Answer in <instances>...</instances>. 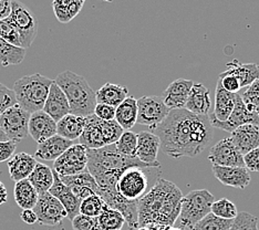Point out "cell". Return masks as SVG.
Masks as SVG:
<instances>
[{
    "label": "cell",
    "mask_w": 259,
    "mask_h": 230,
    "mask_svg": "<svg viewBox=\"0 0 259 230\" xmlns=\"http://www.w3.org/2000/svg\"><path fill=\"white\" fill-rule=\"evenodd\" d=\"M37 161L34 156L28 153H17L8 161V170L10 178L14 181L28 179L36 167Z\"/></svg>",
    "instance_id": "25"
},
{
    "label": "cell",
    "mask_w": 259,
    "mask_h": 230,
    "mask_svg": "<svg viewBox=\"0 0 259 230\" xmlns=\"http://www.w3.org/2000/svg\"><path fill=\"white\" fill-rule=\"evenodd\" d=\"M29 117L30 114L27 111L18 104H15L0 115V128L3 129L9 141L18 143L29 135Z\"/></svg>",
    "instance_id": "10"
},
{
    "label": "cell",
    "mask_w": 259,
    "mask_h": 230,
    "mask_svg": "<svg viewBox=\"0 0 259 230\" xmlns=\"http://www.w3.org/2000/svg\"><path fill=\"white\" fill-rule=\"evenodd\" d=\"M54 81L68 100L70 114L82 117L93 114L97 105L96 92L88 83L85 78L67 70L58 74Z\"/></svg>",
    "instance_id": "3"
},
{
    "label": "cell",
    "mask_w": 259,
    "mask_h": 230,
    "mask_svg": "<svg viewBox=\"0 0 259 230\" xmlns=\"http://www.w3.org/2000/svg\"><path fill=\"white\" fill-rule=\"evenodd\" d=\"M214 202L215 196L207 190H195L183 196L178 218L182 229L192 230L198 221L210 214Z\"/></svg>",
    "instance_id": "6"
},
{
    "label": "cell",
    "mask_w": 259,
    "mask_h": 230,
    "mask_svg": "<svg viewBox=\"0 0 259 230\" xmlns=\"http://www.w3.org/2000/svg\"><path fill=\"white\" fill-rule=\"evenodd\" d=\"M33 211L41 226H58L68 216L61 203L49 193L39 195Z\"/></svg>",
    "instance_id": "12"
},
{
    "label": "cell",
    "mask_w": 259,
    "mask_h": 230,
    "mask_svg": "<svg viewBox=\"0 0 259 230\" xmlns=\"http://www.w3.org/2000/svg\"><path fill=\"white\" fill-rule=\"evenodd\" d=\"M208 159L216 166L245 167L244 155L234 145L231 137L223 139L217 142L209 151Z\"/></svg>",
    "instance_id": "14"
},
{
    "label": "cell",
    "mask_w": 259,
    "mask_h": 230,
    "mask_svg": "<svg viewBox=\"0 0 259 230\" xmlns=\"http://www.w3.org/2000/svg\"><path fill=\"white\" fill-rule=\"evenodd\" d=\"M194 84L192 80L176 79L170 83L161 97L169 111L185 108L187 97Z\"/></svg>",
    "instance_id": "17"
},
{
    "label": "cell",
    "mask_w": 259,
    "mask_h": 230,
    "mask_svg": "<svg viewBox=\"0 0 259 230\" xmlns=\"http://www.w3.org/2000/svg\"><path fill=\"white\" fill-rule=\"evenodd\" d=\"M114 145L121 154L135 156V151L138 146V134L132 131H124Z\"/></svg>",
    "instance_id": "39"
},
{
    "label": "cell",
    "mask_w": 259,
    "mask_h": 230,
    "mask_svg": "<svg viewBox=\"0 0 259 230\" xmlns=\"http://www.w3.org/2000/svg\"><path fill=\"white\" fill-rule=\"evenodd\" d=\"M231 140L241 154L245 155L259 147V126L255 124H245L232 132Z\"/></svg>",
    "instance_id": "21"
},
{
    "label": "cell",
    "mask_w": 259,
    "mask_h": 230,
    "mask_svg": "<svg viewBox=\"0 0 259 230\" xmlns=\"http://www.w3.org/2000/svg\"><path fill=\"white\" fill-rule=\"evenodd\" d=\"M155 132L162 152L174 159L199 155L213 137L208 116L193 114L185 109L169 111Z\"/></svg>",
    "instance_id": "1"
},
{
    "label": "cell",
    "mask_w": 259,
    "mask_h": 230,
    "mask_svg": "<svg viewBox=\"0 0 259 230\" xmlns=\"http://www.w3.org/2000/svg\"><path fill=\"white\" fill-rule=\"evenodd\" d=\"M161 150V141L155 133L143 131L138 134V146L135 157L140 162L152 168H160L161 164L157 161V154Z\"/></svg>",
    "instance_id": "15"
},
{
    "label": "cell",
    "mask_w": 259,
    "mask_h": 230,
    "mask_svg": "<svg viewBox=\"0 0 259 230\" xmlns=\"http://www.w3.org/2000/svg\"><path fill=\"white\" fill-rule=\"evenodd\" d=\"M130 167L152 168L140 162L135 156L121 154L114 144L98 150H88L87 170L91 176L115 169H127Z\"/></svg>",
    "instance_id": "5"
},
{
    "label": "cell",
    "mask_w": 259,
    "mask_h": 230,
    "mask_svg": "<svg viewBox=\"0 0 259 230\" xmlns=\"http://www.w3.org/2000/svg\"><path fill=\"white\" fill-rule=\"evenodd\" d=\"M11 2L8 0H0V20L7 19L10 15Z\"/></svg>",
    "instance_id": "50"
},
{
    "label": "cell",
    "mask_w": 259,
    "mask_h": 230,
    "mask_svg": "<svg viewBox=\"0 0 259 230\" xmlns=\"http://www.w3.org/2000/svg\"><path fill=\"white\" fill-rule=\"evenodd\" d=\"M227 70L224 74L233 75L239 82L240 87L249 86L252 82L259 79V64L257 63H240L238 60H233L226 64Z\"/></svg>",
    "instance_id": "26"
},
{
    "label": "cell",
    "mask_w": 259,
    "mask_h": 230,
    "mask_svg": "<svg viewBox=\"0 0 259 230\" xmlns=\"http://www.w3.org/2000/svg\"><path fill=\"white\" fill-rule=\"evenodd\" d=\"M138 119V102L134 97H127L115 109L114 121L122 127L123 131H130Z\"/></svg>",
    "instance_id": "27"
},
{
    "label": "cell",
    "mask_w": 259,
    "mask_h": 230,
    "mask_svg": "<svg viewBox=\"0 0 259 230\" xmlns=\"http://www.w3.org/2000/svg\"><path fill=\"white\" fill-rule=\"evenodd\" d=\"M73 145V142L63 139L59 135H55L48 140L44 141L42 143L38 144L34 157L44 161H56L60 157L69 147Z\"/></svg>",
    "instance_id": "24"
},
{
    "label": "cell",
    "mask_w": 259,
    "mask_h": 230,
    "mask_svg": "<svg viewBox=\"0 0 259 230\" xmlns=\"http://www.w3.org/2000/svg\"><path fill=\"white\" fill-rule=\"evenodd\" d=\"M20 218L23 222H26L27 225H33V223L38 222L37 216L34 214L33 209H25L22 210L20 214Z\"/></svg>",
    "instance_id": "49"
},
{
    "label": "cell",
    "mask_w": 259,
    "mask_h": 230,
    "mask_svg": "<svg viewBox=\"0 0 259 230\" xmlns=\"http://www.w3.org/2000/svg\"><path fill=\"white\" fill-rule=\"evenodd\" d=\"M6 141H9V140L7 136H6V134L3 132V129L0 128V142H6Z\"/></svg>",
    "instance_id": "52"
},
{
    "label": "cell",
    "mask_w": 259,
    "mask_h": 230,
    "mask_svg": "<svg viewBox=\"0 0 259 230\" xmlns=\"http://www.w3.org/2000/svg\"><path fill=\"white\" fill-rule=\"evenodd\" d=\"M93 114L102 121H113L115 117V108L107 104L97 103Z\"/></svg>",
    "instance_id": "46"
},
{
    "label": "cell",
    "mask_w": 259,
    "mask_h": 230,
    "mask_svg": "<svg viewBox=\"0 0 259 230\" xmlns=\"http://www.w3.org/2000/svg\"><path fill=\"white\" fill-rule=\"evenodd\" d=\"M42 111L48 114L56 123L63 119L66 115L70 114L68 100L61 88L56 84L55 81L52 82L50 86L48 98L46 100Z\"/></svg>",
    "instance_id": "20"
},
{
    "label": "cell",
    "mask_w": 259,
    "mask_h": 230,
    "mask_svg": "<svg viewBox=\"0 0 259 230\" xmlns=\"http://www.w3.org/2000/svg\"><path fill=\"white\" fill-rule=\"evenodd\" d=\"M240 97L243 99L247 110L251 113L257 114L259 110V79L252 82L248 88L243 93V96Z\"/></svg>",
    "instance_id": "41"
},
{
    "label": "cell",
    "mask_w": 259,
    "mask_h": 230,
    "mask_svg": "<svg viewBox=\"0 0 259 230\" xmlns=\"http://www.w3.org/2000/svg\"><path fill=\"white\" fill-rule=\"evenodd\" d=\"M138 119L137 124L148 126L155 131L158 125L166 119L169 110L164 104L161 97L144 96L137 100Z\"/></svg>",
    "instance_id": "9"
},
{
    "label": "cell",
    "mask_w": 259,
    "mask_h": 230,
    "mask_svg": "<svg viewBox=\"0 0 259 230\" xmlns=\"http://www.w3.org/2000/svg\"><path fill=\"white\" fill-rule=\"evenodd\" d=\"M109 206L105 204L104 200L99 195H92V196L83 199L80 205V214L88 217H99L102 214L104 209Z\"/></svg>",
    "instance_id": "36"
},
{
    "label": "cell",
    "mask_w": 259,
    "mask_h": 230,
    "mask_svg": "<svg viewBox=\"0 0 259 230\" xmlns=\"http://www.w3.org/2000/svg\"><path fill=\"white\" fill-rule=\"evenodd\" d=\"M258 221V218L250 212L241 211L238 212L229 230H259Z\"/></svg>",
    "instance_id": "42"
},
{
    "label": "cell",
    "mask_w": 259,
    "mask_h": 230,
    "mask_svg": "<svg viewBox=\"0 0 259 230\" xmlns=\"http://www.w3.org/2000/svg\"><path fill=\"white\" fill-rule=\"evenodd\" d=\"M210 105L211 101L208 88L202 83H194L187 97L184 109L193 114L208 116Z\"/></svg>",
    "instance_id": "22"
},
{
    "label": "cell",
    "mask_w": 259,
    "mask_h": 230,
    "mask_svg": "<svg viewBox=\"0 0 259 230\" xmlns=\"http://www.w3.org/2000/svg\"><path fill=\"white\" fill-rule=\"evenodd\" d=\"M235 97L236 94L229 93L224 90L221 85V82L217 81L216 94H215V108L213 115L217 121L225 122L234 110Z\"/></svg>",
    "instance_id": "30"
},
{
    "label": "cell",
    "mask_w": 259,
    "mask_h": 230,
    "mask_svg": "<svg viewBox=\"0 0 259 230\" xmlns=\"http://www.w3.org/2000/svg\"><path fill=\"white\" fill-rule=\"evenodd\" d=\"M15 202L22 210L33 209L38 202L39 195L28 179L17 181L14 188Z\"/></svg>",
    "instance_id": "31"
},
{
    "label": "cell",
    "mask_w": 259,
    "mask_h": 230,
    "mask_svg": "<svg viewBox=\"0 0 259 230\" xmlns=\"http://www.w3.org/2000/svg\"><path fill=\"white\" fill-rule=\"evenodd\" d=\"M85 126V117L68 114L57 122V135L73 142L81 136Z\"/></svg>",
    "instance_id": "29"
},
{
    "label": "cell",
    "mask_w": 259,
    "mask_h": 230,
    "mask_svg": "<svg viewBox=\"0 0 259 230\" xmlns=\"http://www.w3.org/2000/svg\"><path fill=\"white\" fill-rule=\"evenodd\" d=\"M233 221L234 220L222 219L210 212L201 221H198L192 230H229L233 225Z\"/></svg>",
    "instance_id": "38"
},
{
    "label": "cell",
    "mask_w": 259,
    "mask_h": 230,
    "mask_svg": "<svg viewBox=\"0 0 259 230\" xmlns=\"http://www.w3.org/2000/svg\"><path fill=\"white\" fill-rule=\"evenodd\" d=\"M74 230H102L97 217H88L79 214L72 219Z\"/></svg>",
    "instance_id": "43"
},
{
    "label": "cell",
    "mask_w": 259,
    "mask_h": 230,
    "mask_svg": "<svg viewBox=\"0 0 259 230\" xmlns=\"http://www.w3.org/2000/svg\"><path fill=\"white\" fill-rule=\"evenodd\" d=\"M83 5V0H55L52 8L59 22L68 23L80 14Z\"/></svg>",
    "instance_id": "32"
},
{
    "label": "cell",
    "mask_w": 259,
    "mask_h": 230,
    "mask_svg": "<svg viewBox=\"0 0 259 230\" xmlns=\"http://www.w3.org/2000/svg\"><path fill=\"white\" fill-rule=\"evenodd\" d=\"M52 172H54V184H52L48 193L61 203L67 211V217L72 221L73 218L80 214L81 200L74 196V194L68 186L63 184L60 177L54 169H52Z\"/></svg>",
    "instance_id": "18"
},
{
    "label": "cell",
    "mask_w": 259,
    "mask_h": 230,
    "mask_svg": "<svg viewBox=\"0 0 259 230\" xmlns=\"http://www.w3.org/2000/svg\"><path fill=\"white\" fill-rule=\"evenodd\" d=\"M8 200V192L4 182L0 180V206L7 203Z\"/></svg>",
    "instance_id": "51"
},
{
    "label": "cell",
    "mask_w": 259,
    "mask_h": 230,
    "mask_svg": "<svg viewBox=\"0 0 259 230\" xmlns=\"http://www.w3.org/2000/svg\"><path fill=\"white\" fill-rule=\"evenodd\" d=\"M7 19L18 31L21 38L22 49L32 44L38 34V19L31 9L20 2H11L10 15Z\"/></svg>",
    "instance_id": "7"
},
{
    "label": "cell",
    "mask_w": 259,
    "mask_h": 230,
    "mask_svg": "<svg viewBox=\"0 0 259 230\" xmlns=\"http://www.w3.org/2000/svg\"><path fill=\"white\" fill-rule=\"evenodd\" d=\"M146 169L141 167H130L123 172L117 179L115 191L127 202H139L149 190V175Z\"/></svg>",
    "instance_id": "8"
},
{
    "label": "cell",
    "mask_w": 259,
    "mask_h": 230,
    "mask_svg": "<svg viewBox=\"0 0 259 230\" xmlns=\"http://www.w3.org/2000/svg\"><path fill=\"white\" fill-rule=\"evenodd\" d=\"M257 115H258V119H259V110H258V113H257Z\"/></svg>",
    "instance_id": "53"
},
{
    "label": "cell",
    "mask_w": 259,
    "mask_h": 230,
    "mask_svg": "<svg viewBox=\"0 0 259 230\" xmlns=\"http://www.w3.org/2000/svg\"><path fill=\"white\" fill-rule=\"evenodd\" d=\"M245 168L250 172H259V147L244 155Z\"/></svg>",
    "instance_id": "47"
},
{
    "label": "cell",
    "mask_w": 259,
    "mask_h": 230,
    "mask_svg": "<svg viewBox=\"0 0 259 230\" xmlns=\"http://www.w3.org/2000/svg\"><path fill=\"white\" fill-rule=\"evenodd\" d=\"M100 227L102 230H122L125 223L124 217L120 211L112 208H107L98 217Z\"/></svg>",
    "instance_id": "35"
},
{
    "label": "cell",
    "mask_w": 259,
    "mask_h": 230,
    "mask_svg": "<svg viewBox=\"0 0 259 230\" xmlns=\"http://www.w3.org/2000/svg\"><path fill=\"white\" fill-rule=\"evenodd\" d=\"M79 144L83 145L88 150H98L105 146L101 120L94 114L85 117V126L79 137Z\"/></svg>",
    "instance_id": "23"
},
{
    "label": "cell",
    "mask_w": 259,
    "mask_h": 230,
    "mask_svg": "<svg viewBox=\"0 0 259 230\" xmlns=\"http://www.w3.org/2000/svg\"><path fill=\"white\" fill-rule=\"evenodd\" d=\"M128 96V88L124 85L107 83L96 92L97 103L117 108Z\"/></svg>",
    "instance_id": "28"
},
{
    "label": "cell",
    "mask_w": 259,
    "mask_h": 230,
    "mask_svg": "<svg viewBox=\"0 0 259 230\" xmlns=\"http://www.w3.org/2000/svg\"><path fill=\"white\" fill-rule=\"evenodd\" d=\"M208 119H209L211 127L220 128V129H223V131H226L229 133L234 132L235 129L238 128L241 125H245V124H255V125H257L259 123L257 114L251 113V112L247 110L246 105L239 93H236V97H235L234 110L225 122L217 121L211 114L208 115Z\"/></svg>",
    "instance_id": "13"
},
{
    "label": "cell",
    "mask_w": 259,
    "mask_h": 230,
    "mask_svg": "<svg viewBox=\"0 0 259 230\" xmlns=\"http://www.w3.org/2000/svg\"><path fill=\"white\" fill-rule=\"evenodd\" d=\"M26 58V50L10 45L0 38V64L3 67L20 64Z\"/></svg>",
    "instance_id": "34"
},
{
    "label": "cell",
    "mask_w": 259,
    "mask_h": 230,
    "mask_svg": "<svg viewBox=\"0 0 259 230\" xmlns=\"http://www.w3.org/2000/svg\"><path fill=\"white\" fill-rule=\"evenodd\" d=\"M0 38L10 45L22 49L20 34L8 19L0 20Z\"/></svg>",
    "instance_id": "40"
},
{
    "label": "cell",
    "mask_w": 259,
    "mask_h": 230,
    "mask_svg": "<svg viewBox=\"0 0 259 230\" xmlns=\"http://www.w3.org/2000/svg\"><path fill=\"white\" fill-rule=\"evenodd\" d=\"M17 143L14 141L0 142V163L8 162L15 155Z\"/></svg>",
    "instance_id": "48"
},
{
    "label": "cell",
    "mask_w": 259,
    "mask_h": 230,
    "mask_svg": "<svg viewBox=\"0 0 259 230\" xmlns=\"http://www.w3.org/2000/svg\"><path fill=\"white\" fill-rule=\"evenodd\" d=\"M211 214L214 216L222 218V219L234 220L238 215V210L236 205L227 198H221L215 200L214 204L211 205Z\"/></svg>",
    "instance_id": "37"
},
{
    "label": "cell",
    "mask_w": 259,
    "mask_h": 230,
    "mask_svg": "<svg viewBox=\"0 0 259 230\" xmlns=\"http://www.w3.org/2000/svg\"><path fill=\"white\" fill-rule=\"evenodd\" d=\"M213 174L223 185L245 190L250 184V174L245 167H223L213 165Z\"/></svg>",
    "instance_id": "19"
},
{
    "label": "cell",
    "mask_w": 259,
    "mask_h": 230,
    "mask_svg": "<svg viewBox=\"0 0 259 230\" xmlns=\"http://www.w3.org/2000/svg\"><path fill=\"white\" fill-rule=\"evenodd\" d=\"M183 194L174 182L158 177L154 186L139 200V228L174 226L181 211Z\"/></svg>",
    "instance_id": "2"
},
{
    "label": "cell",
    "mask_w": 259,
    "mask_h": 230,
    "mask_svg": "<svg viewBox=\"0 0 259 230\" xmlns=\"http://www.w3.org/2000/svg\"><path fill=\"white\" fill-rule=\"evenodd\" d=\"M28 180L37 191L38 195L48 193L54 184V172L52 169L42 163H37Z\"/></svg>",
    "instance_id": "33"
},
{
    "label": "cell",
    "mask_w": 259,
    "mask_h": 230,
    "mask_svg": "<svg viewBox=\"0 0 259 230\" xmlns=\"http://www.w3.org/2000/svg\"><path fill=\"white\" fill-rule=\"evenodd\" d=\"M52 82L54 80L39 73L22 76L15 82L13 88L17 104L29 114L42 111Z\"/></svg>",
    "instance_id": "4"
},
{
    "label": "cell",
    "mask_w": 259,
    "mask_h": 230,
    "mask_svg": "<svg viewBox=\"0 0 259 230\" xmlns=\"http://www.w3.org/2000/svg\"><path fill=\"white\" fill-rule=\"evenodd\" d=\"M29 135L38 144L57 134V123L44 111H38L30 114L28 124Z\"/></svg>",
    "instance_id": "16"
},
{
    "label": "cell",
    "mask_w": 259,
    "mask_h": 230,
    "mask_svg": "<svg viewBox=\"0 0 259 230\" xmlns=\"http://www.w3.org/2000/svg\"><path fill=\"white\" fill-rule=\"evenodd\" d=\"M88 149L74 144L54 162V170L60 176H73L87 170Z\"/></svg>",
    "instance_id": "11"
},
{
    "label": "cell",
    "mask_w": 259,
    "mask_h": 230,
    "mask_svg": "<svg viewBox=\"0 0 259 230\" xmlns=\"http://www.w3.org/2000/svg\"><path fill=\"white\" fill-rule=\"evenodd\" d=\"M219 81L221 82V85L224 90L229 92V93L236 94L241 88L238 80L236 78H234L233 75H227V74L221 73Z\"/></svg>",
    "instance_id": "45"
},
{
    "label": "cell",
    "mask_w": 259,
    "mask_h": 230,
    "mask_svg": "<svg viewBox=\"0 0 259 230\" xmlns=\"http://www.w3.org/2000/svg\"><path fill=\"white\" fill-rule=\"evenodd\" d=\"M15 104H17V101L13 88L0 83V115Z\"/></svg>",
    "instance_id": "44"
}]
</instances>
